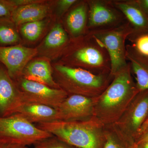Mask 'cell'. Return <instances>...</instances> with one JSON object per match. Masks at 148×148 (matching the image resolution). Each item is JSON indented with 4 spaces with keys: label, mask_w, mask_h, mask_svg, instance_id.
I'll return each mask as SVG.
<instances>
[{
    "label": "cell",
    "mask_w": 148,
    "mask_h": 148,
    "mask_svg": "<svg viewBox=\"0 0 148 148\" xmlns=\"http://www.w3.org/2000/svg\"><path fill=\"white\" fill-rule=\"evenodd\" d=\"M71 40L63 24L56 23L46 36L41 49L46 55L56 51L57 54L61 55Z\"/></svg>",
    "instance_id": "18"
},
{
    "label": "cell",
    "mask_w": 148,
    "mask_h": 148,
    "mask_svg": "<svg viewBox=\"0 0 148 148\" xmlns=\"http://www.w3.org/2000/svg\"><path fill=\"white\" fill-rule=\"evenodd\" d=\"M60 63L96 74L110 75V59L107 51L90 35L71 39L61 55Z\"/></svg>",
    "instance_id": "3"
},
{
    "label": "cell",
    "mask_w": 148,
    "mask_h": 148,
    "mask_svg": "<svg viewBox=\"0 0 148 148\" xmlns=\"http://www.w3.org/2000/svg\"><path fill=\"white\" fill-rule=\"evenodd\" d=\"M52 136L18 114L0 117V138L11 143L27 147Z\"/></svg>",
    "instance_id": "6"
},
{
    "label": "cell",
    "mask_w": 148,
    "mask_h": 148,
    "mask_svg": "<svg viewBox=\"0 0 148 148\" xmlns=\"http://www.w3.org/2000/svg\"><path fill=\"white\" fill-rule=\"evenodd\" d=\"M11 18H0V47L19 45L21 39Z\"/></svg>",
    "instance_id": "20"
},
{
    "label": "cell",
    "mask_w": 148,
    "mask_h": 148,
    "mask_svg": "<svg viewBox=\"0 0 148 148\" xmlns=\"http://www.w3.org/2000/svg\"><path fill=\"white\" fill-rule=\"evenodd\" d=\"M133 148H148V140L135 144Z\"/></svg>",
    "instance_id": "30"
},
{
    "label": "cell",
    "mask_w": 148,
    "mask_h": 148,
    "mask_svg": "<svg viewBox=\"0 0 148 148\" xmlns=\"http://www.w3.org/2000/svg\"><path fill=\"white\" fill-rule=\"evenodd\" d=\"M78 0H59L57 2V11L58 16H64Z\"/></svg>",
    "instance_id": "25"
},
{
    "label": "cell",
    "mask_w": 148,
    "mask_h": 148,
    "mask_svg": "<svg viewBox=\"0 0 148 148\" xmlns=\"http://www.w3.org/2000/svg\"><path fill=\"white\" fill-rule=\"evenodd\" d=\"M148 140V127L142 132L135 141V144H138Z\"/></svg>",
    "instance_id": "28"
},
{
    "label": "cell",
    "mask_w": 148,
    "mask_h": 148,
    "mask_svg": "<svg viewBox=\"0 0 148 148\" xmlns=\"http://www.w3.org/2000/svg\"><path fill=\"white\" fill-rule=\"evenodd\" d=\"M21 77L52 88H60L53 78L50 61L45 58L31 60L24 68Z\"/></svg>",
    "instance_id": "14"
},
{
    "label": "cell",
    "mask_w": 148,
    "mask_h": 148,
    "mask_svg": "<svg viewBox=\"0 0 148 148\" xmlns=\"http://www.w3.org/2000/svg\"><path fill=\"white\" fill-rule=\"evenodd\" d=\"M112 2L123 14L133 32L148 31V16L137 0H112Z\"/></svg>",
    "instance_id": "15"
},
{
    "label": "cell",
    "mask_w": 148,
    "mask_h": 148,
    "mask_svg": "<svg viewBox=\"0 0 148 148\" xmlns=\"http://www.w3.org/2000/svg\"><path fill=\"white\" fill-rule=\"evenodd\" d=\"M21 95L16 84L0 63V117L16 114L22 104Z\"/></svg>",
    "instance_id": "12"
},
{
    "label": "cell",
    "mask_w": 148,
    "mask_h": 148,
    "mask_svg": "<svg viewBox=\"0 0 148 148\" xmlns=\"http://www.w3.org/2000/svg\"><path fill=\"white\" fill-rule=\"evenodd\" d=\"M88 4L87 34L119 27L127 23L122 13L112 0H87Z\"/></svg>",
    "instance_id": "8"
},
{
    "label": "cell",
    "mask_w": 148,
    "mask_h": 148,
    "mask_svg": "<svg viewBox=\"0 0 148 148\" xmlns=\"http://www.w3.org/2000/svg\"><path fill=\"white\" fill-rule=\"evenodd\" d=\"M148 118V90L139 91L123 113L113 124L131 144L135 145L142 126Z\"/></svg>",
    "instance_id": "7"
},
{
    "label": "cell",
    "mask_w": 148,
    "mask_h": 148,
    "mask_svg": "<svg viewBox=\"0 0 148 148\" xmlns=\"http://www.w3.org/2000/svg\"><path fill=\"white\" fill-rule=\"evenodd\" d=\"M45 26V21L42 20L28 22L19 26L21 34L28 40L34 42L39 38Z\"/></svg>",
    "instance_id": "23"
},
{
    "label": "cell",
    "mask_w": 148,
    "mask_h": 148,
    "mask_svg": "<svg viewBox=\"0 0 148 148\" xmlns=\"http://www.w3.org/2000/svg\"><path fill=\"white\" fill-rule=\"evenodd\" d=\"M16 114L33 124L59 120L57 109L41 104L22 103Z\"/></svg>",
    "instance_id": "16"
},
{
    "label": "cell",
    "mask_w": 148,
    "mask_h": 148,
    "mask_svg": "<svg viewBox=\"0 0 148 148\" xmlns=\"http://www.w3.org/2000/svg\"><path fill=\"white\" fill-rule=\"evenodd\" d=\"M34 146L35 148H78L53 135L37 142Z\"/></svg>",
    "instance_id": "24"
},
{
    "label": "cell",
    "mask_w": 148,
    "mask_h": 148,
    "mask_svg": "<svg viewBox=\"0 0 148 148\" xmlns=\"http://www.w3.org/2000/svg\"><path fill=\"white\" fill-rule=\"evenodd\" d=\"M38 127L78 148H103L105 125L95 117L82 121H57Z\"/></svg>",
    "instance_id": "2"
},
{
    "label": "cell",
    "mask_w": 148,
    "mask_h": 148,
    "mask_svg": "<svg viewBox=\"0 0 148 148\" xmlns=\"http://www.w3.org/2000/svg\"><path fill=\"white\" fill-rule=\"evenodd\" d=\"M95 98L69 95L57 108L59 120L82 121L94 117Z\"/></svg>",
    "instance_id": "11"
},
{
    "label": "cell",
    "mask_w": 148,
    "mask_h": 148,
    "mask_svg": "<svg viewBox=\"0 0 148 148\" xmlns=\"http://www.w3.org/2000/svg\"><path fill=\"white\" fill-rule=\"evenodd\" d=\"M15 8L10 0H0V18H11Z\"/></svg>",
    "instance_id": "26"
},
{
    "label": "cell",
    "mask_w": 148,
    "mask_h": 148,
    "mask_svg": "<svg viewBox=\"0 0 148 148\" xmlns=\"http://www.w3.org/2000/svg\"><path fill=\"white\" fill-rule=\"evenodd\" d=\"M43 2L15 8L11 19L16 27L32 21L43 20L49 12V6Z\"/></svg>",
    "instance_id": "17"
},
{
    "label": "cell",
    "mask_w": 148,
    "mask_h": 148,
    "mask_svg": "<svg viewBox=\"0 0 148 148\" xmlns=\"http://www.w3.org/2000/svg\"><path fill=\"white\" fill-rule=\"evenodd\" d=\"M88 4L87 0L78 1L64 15V28L71 39L87 34Z\"/></svg>",
    "instance_id": "13"
},
{
    "label": "cell",
    "mask_w": 148,
    "mask_h": 148,
    "mask_svg": "<svg viewBox=\"0 0 148 148\" xmlns=\"http://www.w3.org/2000/svg\"><path fill=\"white\" fill-rule=\"evenodd\" d=\"M0 148H28L26 146L14 144L0 138Z\"/></svg>",
    "instance_id": "27"
},
{
    "label": "cell",
    "mask_w": 148,
    "mask_h": 148,
    "mask_svg": "<svg viewBox=\"0 0 148 148\" xmlns=\"http://www.w3.org/2000/svg\"><path fill=\"white\" fill-rule=\"evenodd\" d=\"M38 52L36 48L20 45L0 47V63L5 67L10 77L15 80L21 77L25 67Z\"/></svg>",
    "instance_id": "10"
},
{
    "label": "cell",
    "mask_w": 148,
    "mask_h": 148,
    "mask_svg": "<svg viewBox=\"0 0 148 148\" xmlns=\"http://www.w3.org/2000/svg\"><path fill=\"white\" fill-rule=\"evenodd\" d=\"M14 81L20 92L22 103L41 104L57 109L69 95L61 88H52L22 77Z\"/></svg>",
    "instance_id": "9"
},
{
    "label": "cell",
    "mask_w": 148,
    "mask_h": 148,
    "mask_svg": "<svg viewBox=\"0 0 148 148\" xmlns=\"http://www.w3.org/2000/svg\"><path fill=\"white\" fill-rule=\"evenodd\" d=\"M126 57L139 91L148 90V59L143 58L126 47Z\"/></svg>",
    "instance_id": "19"
},
{
    "label": "cell",
    "mask_w": 148,
    "mask_h": 148,
    "mask_svg": "<svg viewBox=\"0 0 148 148\" xmlns=\"http://www.w3.org/2000/svg\"><path fill=\"white\" fill-rule=\"evenodd\" d=\"M148 127V118H147V120H146L145 122V123H144V124H143V126H142V128H141V130H140V134H139V136H138V137H139V136H140V134H141V133H142V132H143V131H144V130H145L146 129V128H147Z\"/></svg>",
    "instance_id": "31"
},
{
    "label": "cell",
    "mask_w": 148,
    "mask_h": 148,
    "mask_svg": "<svg viewBox=\"0 0 148 148\" xmlns=\"http://www.w3.org/2000/svg\"><path fill=\"white\" fill-rule=\"evenodd\" d=\"M132 32L133 30L127 22L112 29L87 34L107 51L110 59L112 77L128 65L125 41Z\"/></svg>",
    "instance_id": "5"
},
{
    "label": "cell",
    "mask_w": 148,
    "mask_h": 148,
    "mask_svg": "<svg viewBox=\"0 0 148 148\" xmlns=\"http://www.w3.org/2000/svg\"><path fill=\"white\" fill-rule=\"evenodd\" d=\"M128 65L113 76L102 93L95 98L94 117L105 125L113 124L139 92Z\"/></svg>",
    "instance_id": "1"
},
{
    "label": "cell",
    "mask_w": 148,
    "mask_h": 148,
    "mask_svg": "<svg viewBox=\"0 0 148 148\" xmlns=\"http://www.w3.org/2000/svg\"><path fill=\"white\" fill-rule=\"evenodd\" d=\"M53 77L61 89L68 95L95 98L101 95L110 83V75L96 74L87 70L59 63L54 65Z\"/></svg>",
    "instance_id": "4"
},
{
    "label": "cell",
    "mask_w": 148,
    "mask_h": 148,
    "mask_svg": "<svg viewBox=\"0 0 148 148\" xmlns=\"http://www.w3.org/2000/svg\"><path fill=\"white\" fill-rule=\"evenodd\" d=\"M126 47L143 58L148 59V31L132 32L127 37Z\"/></svg>",
    "instance_id": "21"
},
{
    "label": "cell",
    "mask_w": 148,
    "mask_h": 148,
    "mask_svg": "<svg viewBox=\"0 0 148 148\" xmlns=\"http://www.w3.org/2000/svg\"><path fill=\"white\" fill-rule=\"evenodd\" d=\"M114 124L105 125L103 148H133Z\"/></svg>",
    "instance_id": "22"
},
{
    "label": "cell",
    "mask_w": 148,
    "mask_h": 148,
    "mask_svg": "<svg viewBox=\"0 0 148 148\" xmlns=\"http://www.w3.org/2000/svg\"><path fill=\"white\" fill-rule=\"evenodd\" d=\"M140 7L148 16V0H137Z\"/></svg>",
    "instance_id": "29"
}]
</instances>
